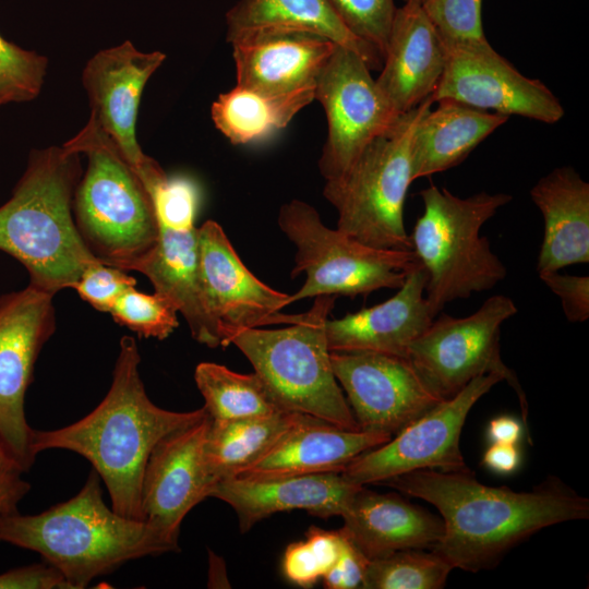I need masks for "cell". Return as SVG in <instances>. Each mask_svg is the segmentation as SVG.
<instances>
[{
    "instance_id": "obj_1",
    "label": "cell",
    "mask_w": 589,
    "mask_h": 589,
    "mask_svg": "<svg viewBox=\"0 0 589 589\" xmlns=\"http://www.w3.org/2000/svg\"><path fill=\"white\" fill-rule=\"evenodd\" d=\"M380 484L435 506L444 532L432 551L453 568L473 573L495 567L546 527L589 517V500L555 477L526 492L482 484L469 468L414 470Z\"/></svg>"
},
{
    "instance_id": "obj_2",
    "label": "cell",
    "mask_w": 589,
    "mask_h": 589,
    "mask_svg": "<svg viewBox=\"0 0 589 589\" xmlns=\"http://www.w3.org/2000/svg\"><path fill=\"white\" fill-rule=\"evenodd\" d=\"M141 362L133 337L119 345L111 386L87 416L56 430H35L33 450L67 449L85 457L106 485L111 508L124 517L144 520L142 480L155 445L169 433L188 426L207 411H171L156 406L141 380Z\"/></svg>"
},
{
    "instance_id": "obj_3",
    "label": "cell",
    "mask_w": 589,
    "mask_h": 589,
    "mask_svg": "<svg viewBox=\"0 0 589 589\" xmlns=\"http://www.w3.org/2000/svg\"><path fill=\"white\" fill-rule=\"evenodd\" d=\"M93 469L80 492L36 515L0 516V542L39 553L71 589L148 555L180 551L145 520L116 513L103 497Z\"/></svg>"
},
{
    "instance_id": "obj_4",
    "label": "cell",
    "mask_w": 589,
    "mask_h": 589,
    "mask_svg": "<svg viewBox=\"0 0 589 589\" xmlns=\"http://www.w3.org/2000/svg\"><path fill=\"white\" fill-rule=\"evenodd\" d=\"M79 155L63 146L33 151L11 197L0 206V250L23 264L31 286L53 296L73 288L84 269L99 261L73 216Z\"/></svg>"
},
{
    "instance_id": "obj_5",
    "label": "cell",
    "mask_w": 589,
    "mask_h": 589,
    "mask_svg": "<svg viewBox=\"0 0 589 589\" xmlns=\"http://www.w3.org/2000/svg\"><path fill=\"white\" fill-rule=\"evenodd\" d=\"M62 146L87 157V168L73 196L77 230L101 263L124 271L157 241L158 223L152 197L92 115L84 128Z\"/></svg>"
},
{
    "instance_id": "obj_6",
    "label": "cell",
    "mask_w": 589,
    "mask_h": 589,
    "mask_svg": "<svg viewBox=\"0 0 589 589\" xmlns=\"http://www.w3.org/2000/svg\"><path fill=\"white\" fill-rule=\"evenodd\" d=\"M419 194L423 213L410 240L425 271V298L436 317L449 302L490 290L506 278L505 265L480 233L513 196L479 192L459 197L433 184Z\"/></svg>"
},
{
    "instance_id": "obj_7",
    "label": "cell",
    "mask_w": 589,
    "mask_h": 589,
    "mask_svg": "<svg viewBox=\"0 0 589 589\" xmlns=\"http://www.w3.org/2000/svg\"><path fill=\"white\" fill-rule=\"evenodd\" d=\"M336 297H316L312 308L279 329L245 328L228 337L248 358L277 405L347 430H360L330 363L326 322Z\"/></svg>"
},
{
    "instance_id": "obj_8",
    "label": "cell",
    "mask_w": 589,
    "mask_h": 589,
    "mask_svg": "<svg viewBox=\"0 0 589 589\" xmlns=\"http://www.w3.org/2000/svg\"><path fill=\"white\" fill-rule=\"evenodd\" d=\"M433 103L428 98L401 113L342 177L325 182L323 195L337 211L338 230L374 248L412 250L404 221L405 200L413 181L411 141Z\"/></svg>"
},
{
    "instance_id": "obj_9",
    "label": "cell",
    "mask_w": 589,
    "mask_h": 589,
    "mask_svg": "<svg viewBox=\"0 0 589 589\" xmlns=\"http://www.w3.org/2000/svg\"><path fill=\"white\" fill-rule=\"evenodd\" d=\"M278 226L294 244L291 277L305 273L290 303L320 296H368L378 289H398L419 264L412 250H387L364 244L326 227L316 209L301 200L284 204Z\"/></svg>"
},
{
    "instance_id": "obj_10",
    "label": "cell",
    "mask_w": 589,
    "mask_h": 589,
    "mask_svg": "<svg viewBox=\"0 0 589 589\" xmlns=\"http://www.w3.org/2000/svg\"><path fill=\"white\" fill-rule=\"evenodd\" d=\"M518 312L507 296L486 299L472 314H441L410 345L407 360L441 400L458 394L473 378L496 373L515 390L525 423L528 405L516 374L501 358V327Z\"/></svg>"
},
{
    "instance_id": "obj_11",
    "label": "cell",
    "mask_w": 589,
    "mask_h": 589,
    "mask_svg": "<svg viewBox=\"0 0 589 589\" xmlns=\"http://www.w3.org/2000/svg\"><path fill=\"white\" fill-rule=\"evenodd\" d=\"M52 298L31 285L0 297V458L23 473L37 456L24 401L35 362L56 330Z\"/></svg>"
},
{
    "instance_id": "obj_12",
    "label": "cell",
    "mask_w": 589,
    "mask_h": 589,
    "mask_svg": "<svg viewBox=\"0 0 589 589\" xmlns=\"http://www.w3.org/2000/svg\"><path fill=\"white\" fill-rule=\"evenodd\" d=\"M315 100L326 115L327 136L318 159L325 182L342 177L366 146L388 131L397 113L356 52L336 46L320 73Z\"/></svg>"
},
{
    "instance_id": "obj_13",
    "label": "cell",
    "mask_w": 589,
    "mask_h": 589,
    "mask_svg": "<svg viewBox=\"0 0 589 589\" xmlns=\"http://www.w3.org/2000/svg\"><path fill=\"white\" fill-rule=\"evenodd\" d=\"M503 378L488 373L473 378L454 397L441 400L381 446L363 452L340 472L358 485L380 484L421 469H468L459 445L474 404Z\"/></svg>"
},
{
    "instance_id": "obj_14",
    "label": "cell",
    "mask_w": 589,
    "mask_h": 589,
    "mask_svg": "<svg viewBox=\"0 0 589 589\" xmlns=\"http://www.w3.org/2000/svg\"><path fill=\"white\" fill-rule=\"evenodd\" d=\"M445 68L433 101L453 99L468 106L517 115L544 123L564 116L557 97L539 80L521 74L486 38L444 44Z\"/></svg>"
},
{
    "instance_id": "obj_15",
    "label": "cell",
    "mask_w": 589,
    "mask_h": 589,
    "mask_svg": "<svg viewBox=\"0 0 589 589\" xmlns=\"http://www.w3.org/2000/svg\"><path fill=\"white\" fill-rule=\"evenodd\" d=\"M166 55L142 52L130 41L100 50L86 63L82 82L91 103V115L133 168L145 189L166 176L136 140V120L142 93Z\"/></svg>"
},
{
    "instance_id": "obj_16",
    "label": "cell",
    "mask_w": 589,
    "mask_h": 589,
    "mask_svg": "<svg viewBox=\"0 0 589 589\" xmlns=\"http://www.w3.org/2000/svg\"><path fill=\"white\" fill-rule=\"evenodd\" d=\"M330 363L362 431L394 436L441 401L406 358L330 351Z\"/></svg>"
},
{
    "instance_id": "obj_17",
    "label": "cell",
    "mask_w": 589,
    "mask_h": 589,
    "mask_svg": "<svg viewBox=\"0 0 589 589\" xmlns=\"http://www.w3.org/2000/svg\"><path fill=\"white\" fill-rule=\"evenodd\" d=\"M199 269L206 306L218 324L223 347L241 329L289 324L296 315L281 314L290 294L256 278L243 264L218 223L197 228Z\"/></svg>"
},
{
    "instance_id": "obj_18",
    "label": "cell",
    "mask_w": 589,
    "mask_h": 589,
    "mask_svg": "<svg viewBox=\"0 0 589 589\" xmlns=\"http://www.w3.org/2000/svg\"><path fill=\"white\" fill-rule=\"evenodd\" d=\"M211 421L206 413L163 437L145 466L141 491L144 520L178 546L183 518L195 505L211 497L216 485L203 456Z\"/></svg>"
},
{
    "instance_id": "obj_19",
    "label": "cell",
    "mask_w": 589,
    "mask_h": 589,
    "mask_svg": "<svg viewBox=\"0 0 589 589\" xmlns=\"http://www.w3.org/2000/svg\"><path fill=\"white\" fill-rule=\"evenodd\" d=\"M194 220L157 219L156 243L124 271L144 274L156 292L170 299L196 341L209 348L223 347L220 328L206 306L202 290Z\"/></svg>"
},
{
    "instance_id": "obj_20",
    "label": "cell",
    "mask_w": 589,
    "mask_h": 589,
    "mask_svg": "<svg viewBox=\"0 0 589 589\" xmlns=\"http://www.w3.org/2000/svg\"><path fill=\"white\" fill-rule=\"evenodd\" d=\"M425 284L426 274L419 262L388 300L327 320L329 350L378 352L407 359L411 342L435 317L425 298Z\"/></svg>"
},
{
    "instance_id": "obj_21",
    "label": "cell",
    "mask_w": 589,
    "mask_h": 589,
    "mask_svg": "<svg viewBox=\"0 0 589 589\" xmlns=\"http://www.w3.org/2000/svg\"><path fill=\"white\" fill-rule=\"evenodd\" d=\"M360 486L338 472L276 478L235 477L219 481L211 497L232 507L240 531L245 533L262 519L285 510L301 509L321 518L341 516Z\"/></svg>"
},
{
    "instance_id": "obj_22",
    "label": "cell",
    "mask_w": 589,
    "mask_h": 589,
    "mask_svg": "<svg viewBox=\"0 0 589 589\" xmlns=\"http://www.w3.org/2000/svg\"><path fill=\"white\" fill-rule=\"evenodd\" d=\"M445 62L444 43L421 5L397 8L375 79L393 109L401 115L432 98Z\"/></svg>"
},
{
    "instance_id": "obj_23",
    "label": "cell",
    "mask_w": 589,
    "mask_h": 589,
    "mask_svg": "<svg viewBox=\"0 0 589 589\" xmlns=\"http://www.w3.org/2000/svg\"><path fill=\"white\" fill-rule=\"evenodd\" d=\"M238 86L277 95L315 87L336 44L308 33H265L233 40Z\"/></svg>"
},
{
    "instance_id": "obj_24",
    "label": "cell",
    "mask_w": 589,
    "mask_h": 589,
    "mask_svg": "<svg viewBox=\"0 0 589 589\" xmlns=\"http://www.w3.org/2000/svg\"><path fill=\"white\" fill-rule=\"evenodd\" d=\"M340 517V531L369 561L400 550L433 548L444 532L441 516L365 485L356 491Z\"/></svg>"
},
{
    "instance_id": "obj_25",
    "label": "cell",
    "mask_w": 589,
    "mask_h": 589,
    "mask_svg": "<svg viewBox=\"0 0 589 589\" xmlns=\"http://www.w3.org/2000/svg\"><path fill=\"white\" fill-rule=\"evenodd\" d=\"M390 438L392 436L384 433L347 430L306 416L237 477L276 478L340 473L358 455L381 446Z\"/></svg>"
},
{
    "instance_id": "obj_26",
    "label": "cell",
    "mask_w": 589,
    "mask_h": 589,
    "mask_svg": "<svg viewBox=\"0 0 589 589\" xmlns=\"http://www.w3.org/2000/svg\"><path fill=\"white\" fill-rule=\"evenodd\" d=\"M544 230L537 271L555 272L589 262V183L572 167H560L531 188Z\"/></svg>"
},
{
    "instance_id": "obj_27",
    "label": "cell",
    "mask_w": 589,
    "mask_h": 589,
    "mask_svg": "<svg viewBox=\"0 0 589 589\" xmlns=\"http://www.w3.org/2000/svg\"><path fill=\"white\" fill-rule=\"evenodd\" d=\"M226 40L265 33H308L327 38L381 70L383 56L354 36L328 0H239L226 13Z\"/></svg>"
},
{
    "instance_id": "obj_28",
    "label": "cell",
    "mask_w": 589,
    "mask_h": 589,
    "mask_svg": "<svg viewBox=\"0 0 589 589\" xmlns=\"http://www.w3.org/2000/svg\"><path fill=\"white\" fill-rule=\"evenodd\" d=\"M418 122L411 141L412 180L446 171L462 163L508 116L453 99H440Z\"/></svg>"
},
{
    "instance_id": "obj_29",
    "label": "cell",
    "mask_w": 589,
    "mask_h": 589,
    "mask_svg": "<svg viewBox=\"0 0 589 589\" xmlns=\"http://www.w3.org/2000/svg\"><path fill=\"white\" fill-rule=\"evenodd\" d=\"M305 417L303 413L280 410L244 419H212L203 445L208 474L216 484L237 477Z\"/></svg>"
},
{
    "instance_id": "obj_30",
    "label": "cell",
    "mask_w": 589,
    "mask_h": 589,
    "mask_svg": "<svg viewBox=\"0 0 589 589\" xmlns=\"http://www.w3.org/2000/svg\"><path fill=\"white\" fill-rule=\"evenodd\" d=\"M315 100V87L268 95L236 85L219 94L211 108L215 128L233 145L268 139Z\"/></svg>"
},
{
    "instance_id": "obj_31",
    "label": "cell",
    "mask_w": 589,
    "mask_h": 589,
    "mask_svg": "<svg viewBox=\"0 0 589 589\" xmlns=\"http://www.w3.org/2000/svg\"><path fill=\"white\" fill-rule=\"evenodd\" d=\"M194 378L213 420H236L272 414L284 410L254 372L241 374L225 365L202 362Z\"/></svg>"
},
{
    "instance_id": "obj_32",
    "label": "cell",
    "mask_w": 589,
    "mask_h": 589,
    "mask_svg": "<svg viewBox=\"0 0 589 589\" xmlns=\"http://www.w3.org/2000/svg\"><path fill=\"white\" fill-rule=\"evenodd\" d=\"M421 549L396 551L369 561L363 589H440L453 566L434 551Z\"/></svg>"
},
{
    "instance_id": "obj_33",
    "label": "cell",
    "mask_w": 589,
    "mask_h": 589,
    "mask_svg": "<svg viewBox=\"0 0 589 589\" xmlns=\"http://www.w3.org/2000/svg\"><path fill=\"white\" fill-rule=\"evenodd\" d=\"M120 325L140 336L166 339L178 326V310L170 299L159 292L152 294L127 289L109 312Z\"/></svg>"
},
{
    "instance_id": "obj_34",
    "label": "cell",
    "mask_w": 589,
    "mask_h": 589,
    "mask_svg": "<svg viewBox=\"0 0 589 589\" xmlns=\"http://www.w3.org/2000/svg\"><path fill=\"white\" fill-rule=\"evenodd\" d=\"M47 67L45 56L23 49L0 35V106L36 98Z\"/></svg>"
},
{
    "instance_id": "obj_35",
    "label": "cell",
    "mask_w": 589,
    "mask_h": 589,
    "mask_svg": "<svg viewBox=\"0 0 589 589\" xmlns=\"http://www.w3.org/2000/svg\"><path fill=\"white\" fill-rule=\"evenodd\" d=\"M345 24L359 39L374 47L384 59L396 14L394 0H328Z\"/></svg>"
},
{
    "instance_id": "obj_36",
    "label": "cell",
    "mask_w": 589,
    "mask_h": 589,
    "mask_svg": "<svg viewBox=\"0 0 589 589\" xmlns=\"http://www.w3.org/2000/svg\"><path fill=\"white\" fill-rule=\"evenodd\" d=\"M420 5L444 44L485 38L482 0H421Z\"/></svg>"
},
{
    "instance_id": "obj_37",
    "label": "cell",
    "mask_w": 589,
    "mask_h": 589,
    "mask_svg": "<svg viewBox=\"0 0 589 589\" xmlns=\"http://www.w3.org/2000/svg\"><path fill=\"white\" fill-rule=\"evenodd\" d=\"M135 285L136 279L125 271L96 261L84 269L73 289L94 309L109 313L118 298Z\"/></svg>"
},
{
    "instance_id": "obj_38",
    "label": "cell",
    "mask_w": 589,
    "mask_h": 589,
    "mask_svg": "<svg viewBox=\"0 0 589 589\" xmlns=\"http://www.w3.org/2000/svg\"><path fill=\"white\" fill-rule=\"evenodd\" d=\"M539 277L560 298L568 322L582 323L589 318L588 276L566 275L555 271L539 273Z\"/></svg>"
},
{
    "instance_id": "obj_39",
    "label": "cell",
    "mask_w": 589,
    "mask_h": 589,
    "mask_svg": "<svg viewBox=\"0 0 589 589\" xmlns=\"http://www.w3.org/2000/svg\"><path fill=\"white\" fill-rule=\"evenodd\" d=\"M340 531V529H339ZM342 536V549L335 565L322 577L327 589L361 588L369 560Z\"/></svg>"
},
{
    "instance_id": "obj_40",
    "label": "cell",
    "mask_w": 589,
    "mask_h": 589,
    "mask_svg": "<svg viewBox=\"0 0 589 589\" xmlns=\"http://www.w3.org/2000/svg\"><path fill=\"white\" fill-rule=\"evenodd\" d=\"M0 589H71L52 565L33 564L0 574Z\"/></svg>"
},
{
    "instance_id": "obj_41",
    "label": "cell",
    "mask_w": 589,
    "mask_h": 589,
    "mask_svg": "<svg viewBox=\"0 0 589 589\" xmlns=\"http://www.w3.org/2000/svg\"><path fill=\"white\" fill-rule=\"evenodd\" d=\"M286 578L300 587H312L323 577L322 569L306 541L290 543L284 554Z\"/></svg>"
},
{
    "instance_id": "obj_42",
    "label": "cell",
    "mask_w": 589,
    "mask_h": 589,
    "mask_svg": "<svg viewBox=\"0 0 589 589\" xmlns=\"http://www.w3.org/2000/svg\"><path fill=\"white\" fill-rule=\"evenodd\" d=\"M323 576L335 565L342 549V536L339 530L328 531L317 527H310L306 539Z\"/></svg>"
},
{
    "instance_id": "obj_43",
    "label": "cell",
    "mask_w": 589,
    "mask_h": 589,
    "mask_svg": "<svg viewBox=\"0 0 589 589\" xmlns=\"http://www.w3.org/2000/svg\"><path fill=\"white\" fill-rule=\"evenodd\" d=\"M22 474L0 458V516L17 512L19 503L29 492L31 484Z\"/></svg>"
},
{
    "instance_id": "obj_44",
    "label": "cell",
    "mask_w": 589,
    "mask_h": 589,
    "mask_svg": "<svg viewBox=\"0 0 589 589\" xmlns=\"http://www.w3.org/2000/svg\"><path fill=\"white\" fill-rule=\"evenodd\" d=\"M482 465L498 474L513 473L520 465V450L516 444L491 443L483 454Z\"/></svg>"
},
{
    "instance_id": "obj_45",
    "label": "cell",
    "mask_w": 589,
    "mask_h": 589,
    "mask_svg": "<svg viewBox=\"0 0 589 589\" xmlns=\"http://www.w3.org/2000/svg\"><path fill=\"white\" fill-rule=\"evenodd\" d=\"M486 435L491 443L517 444L522 426L510 416H498L489 422Z\"/></svg>"
},
{
    "instance_id": "obj_46",
    "label": "cell",
    "mask_w": 589,
    "mask_h": 589,
    "mask_svg": "<svg viewBox=\"0 0 589 589\" xmlns=\"http://www.w3.org/2000/svg\"><path fill=\"white\" fill-rule=\"evenodd\" d=\"M405 4H409V5H420V4H421V0H405Z\"/></svg>"
}]
</instances>
